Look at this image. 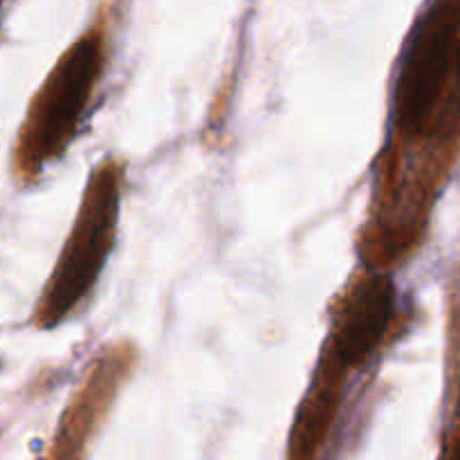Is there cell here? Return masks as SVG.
Here are the masks:
<instances>
[{
  "label": "cell",
  "mask_w": 460,
  "mask_h": 460,
  "mask_svg": "<svg viewBox=\"0 0 460 460\" xmlns=\"http://www.w3.org/2000/svg\"><path fill=\"white\" fill-rule=\"evenodd\" d=\"M137 367L139 349L128 337L108 341L94 353L58 418L57 431L49 440L48 458L88 456Z\"/></svg>",
  "instance_id": "5b68a950"
},
{
  "label": "cell",
  "mask_w": 460,
  "mask_h": 460,
  "mask_svg": "<svg viewBox=\"0 0 460 460\" xmlns=\"http://www.w3.org/2000/svg\"><path fill=\"white\" fill-rule=\"evenodd\" d=\"M126 162L106 155L93 166L52 272L31 310L36 331L66 323L97 288L119 236Z\"/></svg>",
  "instance_id": "277c9868"
},
{
  "label": "cell",
  "mask_w": 460,
  "mask_h": 460,
  "mask_svg": "<svg viewBox=\"0 0 460 460\" xmlns=\"http://www.w3.org/2000/svg\"><path fill=\"white\" fill-rule=\"evenodd\" d=\"M3 4H4V0H0V7H3Z\"/></svg>",
  "instance_id": "52a82bcc"
},
{
  "label": "cell",
  "mask_w": 460,
  "mask_h": 460,
  "mask_svg": "<svg viewBox=\"0 0 460 460\" xmlns=\"http://www.w3.org/2000/svg\"><path fill=\"white\" fill-rule=\"evenodd\" d=\"M394 274L359 263L328 301L326 335L288 434L290 460L326 456L358 382L407 337L413 313Z\"/></svg>",
  "instance_id": "7a4b0ae2"
},
{
  "label": "cell",
  "mask_w": 460,
  "mask_h": 460,
  "mask_svg": "<svg viewBox=\"0 0 460 460\" xmlns=\"http://www.w3.org/2000/svg\"><path fill=\"white\" fill-rule=\"evenodd\" d=\"M460 162V0H427L398 54L389 124L355 236L359 263L398 272L425 247Z\"/></svg>",
  "instance_id": "6da1fadb"
},
{
  "label": "cell",
  "mask_w": 460,
  "mask_h": 460,
  "mask_svg": "<svg viewBox=\"0 0 460 460\" xmlns=\"http://www.w3.org/2000/svg\"><path fill=\"white\" fill-rule=\"evenodd\" d=\"M440 454L449 458H460V391L456 395V402H454L452 413H449L447 427H445L443 449H440Z\"/></svg>",
  "instance_id": "8992f818"
},
{
  "label": "cell",
  "mask_w": 460,
  "mask_h": 460,
  "mask_svg": "<svg viewBox=\"0 0 460 460\" xmlns=\"http://www.w3.org/2000/svg\"><path fill=\"white\" fill-rule=\"evenodd\" d=\"M115 21L117 3L102 0L84 31L63 49L31 94L9 162L18 187L39 182L84 130L108 72Z\"/></svg>",
  "instance_id": "3957f363"
}]
</instances>
